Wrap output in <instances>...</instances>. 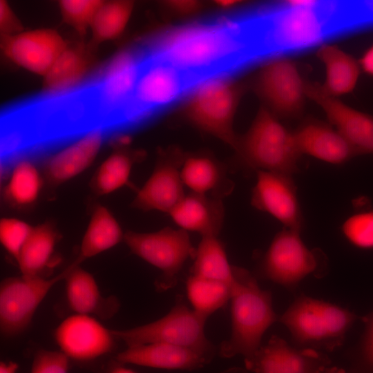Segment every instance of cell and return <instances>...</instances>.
<instances>
[{
  "mask_svg": "<svg viewBox=\"0 0 373 373\" xmlns=\"http://www.w3.org/2000/svg\"><path fill=\"white\" fill-rule=\"evenodd\" d=\"M358 64L366 74L373 76V45L365 51Z\"/></svg>",
  "mask_w": 373,
  "mask_h": 373,
  "instance_id": "cell-42",
  "label": "cell"
},
{
  "mask_svg": "<svg viewBox=\"0 0 373 373\" xmlns=\"http://www.w3.org/2000/svg\"><path fill=\"white\" fill-rule=\"evenodd\" d=\"M363 330L345 352L350 373H373V311L362 316Z\"/></svg>",
  "mask_w": 373,
  "mask_h": 373,
  "instance_id": "cell-35",
  "label": "cell"
},
{
  "mask_svg": "<svg viewBox=\"0 0 373 373\" xmlns=\"http://www.w3.org/2000/svg\"><path fill=\"white\" fill-rule=\"evenodd\" d=\"M305 93L321 106L330 123L358 155L373 154L372 115L346 105L316 84L306 83Z\"/></svg>",
  "mask_w": 373,
  "mask_h": 373,
  "instance_id": "cell-18",
  "label": "cell"
},
{
  "mask_svg": "<svg viewBox=\"0 0 373 373\" xmlns=\"http://www.w3.org/2000/svg\"><path fill=\"white\" fill-rule=\"evenodd\" d=\"M361 319L347 308L301 294L278 321L289 331L295 347L331 352L343 345L347 332Z\"/></svg>",
  "mask_w": 373,
  "mask_h": 373,
  "instance_id": "cell-4",
  "label": "cell"
},
{
  "mask_svg": "<svg viewBox=\"0 0 373 373\" xmlns=\"http://www.w3.org/2000/svg\"><path fill=\"white\" fill-rule=\"evenodd\" d=\"M88 68L86 55L79 49L67 47L44 76L43 89L51 95L67 91L82 79Z\"/></svg>",
  "mask_w": 373,
  "mask_h": 373,
  "instance_id": "cell-31",
  "label": "cell"
},
{
  "mask_svg": "<svg viewBox=\"0 0 373 373\" xmlns=\"http://www.w3.org/2000/svg\"><path fill=\"white\" fill-rule=\"evenodd\" d=\"M55 338L69 359L88 363L111 353L115 347L112 330L89 315L75 314L57 327Z\"/></svg>",
  "mask_w": 373,
  "mask_h": 373,
  "instance_id": "cell-14",
  "label": "cell"
},
{
  "mask_svg": "<svg viewBox=\"0 0 373 373\" xmlns=\"http://www.w3.org/2000/svg\"><path fill=\"white\" fill-rule=\"evenodd\" d=\"M131 50L117 54L106 64L100 76L96 99L104 110H113L128 103L134 91L142 64Z\"/></svg>",
  "mask_w": 373,
  "mask_h": 373,
  "instance_id": "cell-21",
  "label": "cell"
},
{
  "mask_svg": "<svg viewBox=\"0 0 373 373\" xmlns=\"http://www.w3.org/2000/svg\"><path fill=\"white\" fill-rule=\"evenodd\" d=\"M240 2L241 1L236 0H218L215 1L214 3L220 9L230 10L237 7L241 3Z\"/></svg>",
  "mask_w": 373,
  "mask_h": 373,
  "instance_id": "cell-43",
  "label": "cell"
},
{
  "mask_svg": "<svg viewBox=\"0 0 373 373\" xmlns=\"http://www.w3.org/2000/svg\"><path fill=\"white\" fill-rule=\"evenodd\" d=\"M123 240L131 252L161 271L156 281L160 291L176 285L184 263L195 253L189 233L179 228L147 233L129 231L124 233Z\"/></svg>",
  "mask_w": 373,
  "mask_h": 373,
  "instance_id": "cell-9",
  "label": "cell"
},
{
  "mask_svg": "<svg viewBox=\"0 0 373 373\" xmlns=\"http://www.w3.org/2000/svg\"><path fill=\"white\" fill-rule=\"evenodd\" d=\"M64 279L68 305L76 314L109 318L117 311L118 300L103 297L93 275L75 261L68 266Z\"/></svg>",
  "mask_w": 373,
  "mask_h": 373,
  "instance_id": "cell-24",
  "label": "cell"
},
{
  "mask_svg": "<svg viewBox=\"0 0 373 373\" xmlns=\"http://www.w3.org/2000/svg\"><path fill=\"white\" fill-rule=\"evenodd\" d=\"M245 21L256 56L280 57L345 32L338 1H285Z\"/></svg>",
  "mask_w": 373,
  "mask_h": 373,
  "instance_id": "cell-1",
  "label": "cell"
},
{
  "mask_svg": "<svg viewBox=\"0 0 373 373\" xmlns=\"http://www.w3.org/2000/svg\"><path fill=\"white\" fill-rule=\"evenodd\" d=\"M184 154L178 151L160 155L145 183L136 191L131 206L168 213L185 195L180 175Z\"/></svg>",
  "mask_w": 373,
  "mask_h": 373,
  "instance_id": "cell-15",
  "label": "cell"
},
{
  "mask_svg": "<svg viewBox=\"0 0 373 373\" xmlns=\"http://www.w3.org/2000/svg\"><path fill=\"white\" fill-rule=\"evenodd\" d=\"M164 4L169 11L181 16L195 14L202 6L200 2L193 0H172L165 1Z\"/></svg>",
  "mask_w": 373,
  "mask_h": 373,
  "instance_id": "cell-41",
  "label": "cell"
},
{
  "mask_svg": "<svg viewBox=\"0 0 373 373\" xmlns=\"http://www.w3.org/2000/svg\"><path fill=\"white\" fill-rule=\"evenodd\" d=\"M293 134L301 155L329 164H342L358 155L336 130L318 120L304 121Z\"/></svg>",
  "mask_w": 373,
  "mask_h": 373,
  "instance_id": "cell-22",
  "label": "cell"
},
{
  "mask_svg": "<svg viewBox=\"0 0 373 373\" xmlns=\"http://www.w3.org/2000/svg\"><path fill=\"white\" fill-rule=\"evenodd\" d=\"M186 291L193 309L209 318L229 302L231 285L191 274L186 280Z\"/></svg>",
  "mask_w": 373,
  "mask_h": 373,
  "instance_id": "cell-33",
  "label": "cell"
},
{
  "mask_svg": "<svg viewBox=\"0 0 373 373\" xmlns=\"http://www.w3.org/2000/svg\"><path fill=\"white\" fill-rule=\"evenodd\" d=\"M8 175L2 191L3 202L17 210L33 206L45 182L36 165L30 160H21L14 164Z\"/></svg>",
  "mask_w": 373,
  "mask_h": 373,
  "instance_id": "cell-28",
  "label": "cell"
},
{
  "mask_svg": "<svg viewBox=\"0 0 373 373\" xmlns=\"http://www.w3.org/2000/svg\"><path fill=\"white\" fill-rule=\"evenodd\" d=\"M19 19L15 15L9 4L4 0L0 1V31L1 37L11 36L23 30Z\"/></svg>",
  "mask_w": 373,
  "mask_h": 373,
  "instance_id": "cell-40",
  "label": "cell"
},
{
  "mask_svg": "<svg viewBox=\"0 0 373 373\" xmlns=\"http://www.w3.org/2000/svg\"><path fill=\"white\" fill-rule=\"evenodd\" d=\"M104 1L61 0L59 6L63 21L79 34H84L90 25Z\"/></svg>",
  "mask_w": 373,
  "mask_h": 373,
  "instance_id": "cell-36",
  "label": "cell"
},
{
  "mask_svg": "<svg viewBox=\"0 0 373 373\" xmlns=\"http://www.w3.org/2000/svg\"><path fill=\"white\" fill-rule=\"evenodd\" d=\"M104 138L103 129L95 127L52 154L44 165L46 183L55 187L86 170L97 155Z\"/></svg>",
  "mask_w": 373,
  "mask_h": 373,
  "instance_id": "cell-19",
  "label": "cell"
},
{
  "mask_svg": "<svg viewBox=\"0 0 373 373\" xmlns=\"http://www.w3.org/2000/svg\"><path fill=\"white\" fill-rule=\"evenodd\" d=\"M68 267L52 278L9 277L0 286V328L4 336H15L29 326L46 296L59 281L64 279Z\"/></svg>",
  "mask_w": 373,
  "mask_h": 373,
  "instance_id": "cell-10",
  "label": "cell"
},
{
  "mask_svg": "<svg viewBox=\"0 0 373 373\" xmlns=\"http://www.w3.org/2000/svg\"><path fill=\"white\" fill-rule=\"evenodd\" d=\"M58 240V231L51 222L33 227L16 260L21 275L45 277L43 274L55 264L54 254Z\"/></svg>",
  "mask_w": 373,
  "mask_h": 373,
  "instance_id": "cell-26",
  "label": "cell"
},
{
  "mask_svg": "<svg viewBox=\"0 0 373 373\" xmlns=\"http://www.w3.org/2000/svg\"><path fill=\"white\" fill-rule=\"evenodd\" d=\"M193 81L172 64L150 57L142 62L134 91L127 103V115L135 117L170 106L185 93Z\"/></svg>",
  "mask_w": 373,
  "mask_h": 373,
  "instance_id": "cell-11",
  "label": "cell"
},
{
  "mask_svg": "<svg viewBox=\"0 0 373 373\" xmlns=\"http://www.w3.org/2000/svg\"><path fill=\"white\" fill-rule=\"evenodd\" d=\"M33 227L16 218H3L0 220V242L15 260L30 236Z\"/></svg>",
  "mask_w": 373,
  "mask_h": 373,
  "instance_id": "cell-38",
  "label": "cell"
},
{
  "mask_svg": "<svg viewBox=\"0 0 373 373\" xmlns=\"http://www.w3.org/2000/svg\"><path fill=\"white\" fill-rule=\"evenodd\" d=\"M251 204L281 222L285 228L301 231L303 216L292 175L267 171H256Z\"/></svg>",
  "mask_w": 373,
  "mask_h": 373,
  "instance_id": "cell-13",
  "label": "cell"
},
{
  "mask_svg": "<svg viewBox=\"0 0 373 373\" xmlns=\"http://www.w3.org/2000/svg\"><path fill=\"white\" fill-rule=\"evenodd\" d=\"M229 301L231 332L220 344L219 354L247 360L260 349L264 334L280 316L274 310L271 291L262 289L250 271L233 265Z\"/></svg>",
  "mask_w": 373,
  "mask_h": 373,
  "instance_id": "cell-3",
  "label": "cell"
},
{
  "mask_svg": "<svg viewBox=\"0 0 373 373\" xmlns=\"http://www.w3.org/2000/svg\"><path fill=\"white\" fill-rule=\"evenodd\" d=\"M179 229L202 237L218 236L224 211L221 199L193 193L185 194L169 213Z\"/></svg>",
  "mask_w": 373,
  "mask_h": 373,
  "instance_id": "cell-23",
  "label": "cell"
},
{
  "mask_svg": "<svg viewBox=\"0 0 373 373\" xmlns=\"http://www.w3.org/2000/svg\"><path fill=\"white\" fill-rule=\"evenodd\" d=\"M193 259L192 275L231 284L233 265L218 236L202 237Z\"/></svg>",
  "mask_w": 373,
  "mask_h": 373,
  "instance_id": "cell-32",
  "label": "cell"
},
{
  "mask_svg": "<svg viewBox=\"0 0 373 373\" xmlns=\"http://www.w3.org/2000/svg\"><path fill=\"white\" fill-rule=\"evenodd\" d=\"M234 150L239 164L247 170L291 175L299 171L301 154L293 132L266 108H260L248 131L238 136Z\"/></svg>",
  "mask_w": 373,
  "mask_h": 373,
  "instance_id": "cell-5",
  "label": "cell"
},
{
  "mask_svg": "<svg viewBox=\"0 0 373 373\" xmlns=\"http://www.w3.org/2000/svg\"><path fill=\"white\" fill-rule=\"evenodd\" d=\"M121 365L122 364L113 367L109 373H136L132 370L125 367Z\"/></svg>",
  "mask_w": 373,
  "mask_h": 373,
  "instance_id": "cell-45",
  "label": "cell"
},
{
  "mask_svg": "<svg viewBox=\"0 0 373 373\" xmlns=\"http://www.w3.org/2000/svg\"><path fill=\"white\" fill-rule=\"evenodd\" d=\"M124 236L120 224L109 209L100 204H95L75 261L80 265L113 248L124 239Z\"/></svg>",
  "mask_w": 373,
  "mask_h": 373,
  "instance_id": "cell-27",
  "label": "cell"
},
{
  "mask_svg": "<svg viewBox=\"0 0 373 373\" xmlns=\"http://www.w3.org/2000/svg\"><path fill=\"white\" fill-rule=\"evenodd\" d=\"M133 8L131 1H104L90 25L93 41L101 43L119 37L125 30Z\"/></svg>",
  "mask_w": 373,
  "mask_h": 373,
  "instance_id": "cell-34",
  "label": "cell"
},
{
  "mask_svg": "<svg viewBox=\"0 0 373 373\" xmlns=\"http://www.w3.org/2000/svg\"><path fill=\"white\" fill-rule=\"evenodd\" d=\"M19 365L13 361H1L0 363V373H17Z\"/></svg>",
  "mask_w": 373,
  "mask_h": 373,
  "instance_id": "cell-44",
  "label": "cell"
},
{
  "mask_svg": "<svg viewBox=\"0 0 373 373\" xmlns=\"http://www.w3.org/2000/svg\"><path fill=\"white\" fill-rule=\"evenodd\" d=\"M137 158L136 155L126 150L113 152L92 177L90 182L92 193L96 196L105 195L128 184Z\"/></svg>",
  "mask_w": 373,
  "mask_h": 373,
  "instance_id": "cell-30",
  "label": "cell"
},
{
  "mask_svg": "<svg viewBox=\"0 0 373 373\" xmlns=\"http://www.w3.org/2000/svg\"><path fill=\"white\" fill-rule=\"evenodd\" d=\"M341 231L353 245L361 249L373 248V209L354 213L341 225Z\"/></svg>",
  "mask_w": 373,
  "mask_h": 373,
  "instance_id": "cell-37",
  "label": "cell"
},
{
  "mask_svg": "<svg viewBox=\"0 0 373 373\" xmlns=\"http://www.w3.org/2000/svg\"><path fill=\"white\" fill-rule=\"evenodd\" d=\"M151 48L150 57L172 64L193 80L256 57L242 20L175 28Z\"/></svg>",
  "mask_w": 373,
  "mask_h": 373,
  "instance_id": "cell-2",
  "label": "cell"
},
{
  "mask_svg": "<svg viewBox=\"0 0 373 373\" xmlns=\"http://www.w3.org/2000/svg\"><path fill=\"white\" fill-rule=\"evenodd\" d=\"M305 85L296 64L278 57L269 60L259 70L254 88L274 115L295 117L303 110Z\"/></svg>",
  "mask_w": 373,
  "mask_h": 373,
  "instance_id": "cell-12",
  "label": "cell"
},
{
  "mask_svg": "<svg viewBox=\"0 0 373 373\" xmlns=\"http://www.w3.org/2000/svg\"><path fill=\"white\" fill-rule=\"evenodd\" d=\"M317 55L325 68L322 88L326 93L336 97L355 88L361 69L358 61L338 47L328 44L321 46Z\"/></svg>",
  "mask_w": 373,
  "mask_h": 373,
  "instance_id": "cell-29",
  "label": "cell"
},
{
  "mask_svg": "<svg viewBox=\"0 0 373 373\" xmlns=\"http://www.w3.org/2000/svg\"><path fill=\"white\" fill-rule=\"evenodd\" d=\"M321 255L320 251L308 249L300 238V231L285 228L274 236L259 260L254 276L294 292L307 276H323L325 265L320 264Z\"/></svg>",
  "mask_w": 373,
  "mask_h": 373,
  "instance_id": "cell-8",
  "label": "cell"
},
{
  "mask_svg": "<svg viewBox=\"0 0 373 373\" xmlns=\"http://www.w3.org/2000/svg\"><path fill=\"white\" fill-rule=\"evenodd\" d=\"M318 373H348L345 370L337 367H327Z\"/></svg>",
  "mask_w": 373,
  "mask_h": 373,
  "instance_id": "cell-46",
  "label": "cell"
},
{
  "mask_svg": "<svg viewBox=\"0 0 373 373\" xmlns=\"http://www.w3.org/2000/svg\"><path fill=\"white\" fill-rule=\"evenodd\" d=\"M221 373H247V372L243 369L234 367L223 371Z\"/></svg>",
  "mask_w": 373,
  "mask_h": 373,
  "instance_id": "cell-47",
  "label": "cell"
},
{
  "mask_svg": "<svg viewBox=\"0 0 373 373\" xmlns=\"http://www.w3.org/2000/svg\"><path fill=\"white\" fill-rule=\"evenodd\" d=\"M180 175L184 186L193 193L221 199L233 186L224 166L208 154L184 155Z\"/></svg>",
  "mask_w": 373,
  "mask_h": 373,
  "instance_id": "cell-25",
  "label": "cell"
},
{
  "mask_svg": "<svg viewBox=\"0 0 373 373\" xmlns=\"http://www.w3.org/2000/svg\"><path fill=\"white\" fill-rule=\"evenodd\" d=\"M240 96V88L230 79L208 78L191 90L186 102V117L198 129L234 149L238 135L233 120Z\"/></svg>",
  "mask_w": 373,
  "mask_h": 373,
  "instance_id": "cell-7",
  "label": "cell"
},
{
  "mask_svg": "<svg viewBox=\"0 0 373 373\" xmlns=\"http://www.w3.org/2000/svg\"><path fill=\"white\" fill-rule=\"evenodd\" d=\"M331 363L324 352L291 346L278 336L245 360L246 369L254 373H318Z\"/></svg>",
  "mask_w": 373,
  "mask_h": 373,
  "instance_id": "cell-17",
  "label": "cell"
},
{
  "mask_svg": "<svg viewBox=\"0 0 373 373\" xmlns=\"http://www.w3.org/2000/svg\"><path fill=\"white\" fill-rule=\"evenodd\" d=\"M207 319L191 309L184 297L179 294L175 297L173 307L161 318L128 329L112 330V332L128 347L164 343L193 350L212 360L216 347L204 333Z\"/></svg>",
  "mask_w": 373,
  "mask_h": 373,
  "instance_id": "cell-6",
  "label": "cell"
},
{
  "mask_svg": "<svg viewBox=\"0 0 373 373\" xmlns=\"http://www.w3.org/2000/svg\"><path fill=\"white\" fill-rule=\"evenodd\" d=\"M1 46L12 62L43 77L68 47L62 37L52 29L22 31L1 37Z\"/></svg>",
  "mask_w": 373,
  "mask_h": 373,
  "instance_id": "cell-16",
  "label": "cell"
},
{
  "mask_svg": "<svg viewBox=\"0 0 373 373\" xmlns=\"http://www.w3.org/2000/svg\"><path fill=\"white\" fill-rule=\"evenodd\" d=\"M119 364H133L168 370H196L211 361L189 348L164 343L129 347L115 356Z\"/></svg>",
  "mask_w": 373,
  "mask_h": 373,
  "instance_id": "cell-20",
  "label": "cell"
},
{
  "mask_svg": "<svg viewBox=\"0 0 373 373\" xmlns=\"http://www.w3.org/2000/svg\"><path fill=\"white\" fill-rule=\"evenodd\" d=\"M69 358L61 352L41 350L34 356L30 373H68Z\"/></svg>",
  "mask_w": 373,
  "mask_h": 373,
  "instance_id": "cell-39",
  "label": "cell"
}]
</instances>
